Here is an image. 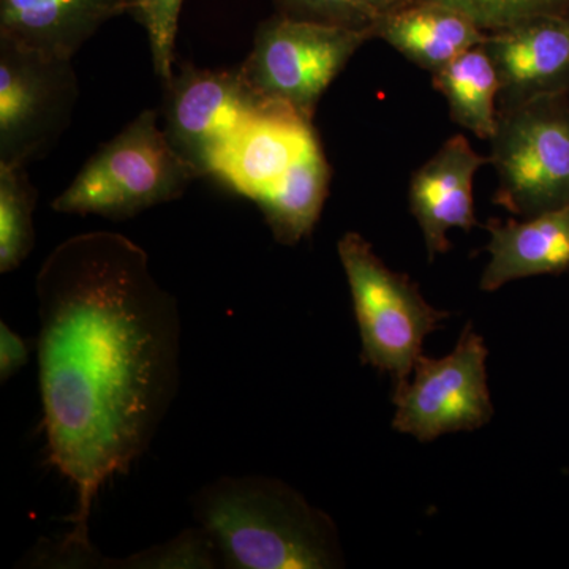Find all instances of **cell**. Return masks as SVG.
Here are the masks:
<instances>
[{
  "label": "cell",
  "mask_w": 569,
  "mask_h": 569,
  "mask_svg": "<svg viewBox=\"0 0 569 569\" xmlns=\"http://www.w3.org/2000/svg\"><path fill=\"white\" fill-rule=\"evenodd\" d=\"M488 356L485 339L471 325L451 353L438 359L422 355L406 383L395 389L392 427L427 443L488 425L493 417Z\"/></svg>",
  "instance_id": "7"
},
{
  "label": "cell",
  "mask_w": 569,
  "mask_h": 569,
  "mask_svg": "<svg viewBox=\"0 0 569 569\" xmlns=\"http://www.w3.org/2000/svg\"><path fill=\"white\" fill-rule=\"evenodd\" d=\"M361 337L362 365L406 383L427 337L451 317L426 301L406 274L383 263L361 234L348 231L337 244Z\"/></svg>",
  "instance_id": "4"
},
{
  "label": "cell",
  "mask_w": 569,
  "mask_h": 569,
  "mask_svg": "<svg viewBox=\"0 0 569 569\" xmlns=\"http://www.w3.org/2000/svg\"><path fill=\"white\" fill-rule=\"evenodd\" d=\"M433 2L470 18L486 32H496L508 26L546 13H561L569 0H415Z\"/></svg>",
  "instance_id": "22"
},
{
  "label": "cell",
  "mask_w": 569,
  "mask_h": 569,
  "mask_svg": "<svg viewBox=\"0 0 569 569\" xmlns=\"http://www.w3.org/2000/svg\"><path fill=\"white\" fill-rule=\"evenodd\" d=\"M31 347L6 321L0 323V381L6 383L28 365Z\"/></svg>",
  "instance_id": "23"
},
{
  "label": "cell",
  "mask_w": 569,
  "mask_h": 569,
  "mask_svg": "<svg viewBox=\"0 0 569 569\" xmlns=\"http://www.w3.org/2000/svg\"><path fill=\"white\" fill-rule=\"evenodd\" d=\"M486 163L490 157L479 156L463 134H456L411 178L410 209L425 236L430 261L451 249L448 231H470L478 224L473 181Z\"/></svg>",
  "instance_id": "12"
},
{
  "label": "cell",
  "mask_w": 569,
  "mask_h": 569,
  "mask_svg": "<svg viewBox=\"0 0 569 569\" xmlns=\"http://www.w3.org/2000/svg\"><path fill=\"white\" fill-rule=\"evenodd\" d=\"M432 80L433 88L447 99L452 121L482 140L493 137L500 78L485 44L462 52L432 73Z\"/></svg>",
  "instance_id": "17"
},
{
  "label": "cell",
  "mask_w": 569,
  "mask_h": 569,
  "mask_svg": "<svg viewBox=\"0 0 569 569\" xmlns=\"http://www.w3.org/2000/svg\"><path fill=\"white\" fill-rule=\"evenodd\" d=\"M127 3V2H126Z\"/></svg>",
  "instance_id": "24"
},
{
  "label": "cell",
  "mask_w": 569,
  "mask_h": 569,
  "mask_svg": "<svg viewBox=\"0 0 569 569\" xmlns=\"http://www.w3.org/2000/svg\"><path fill=\"white\" fill-rule=\"evenodd\" d=\"M316 140L312 121L282 104L269 103L239 130L211 176L257 203Z\"/></svg>",
  "instance_id": "11"
},
{
  "label": "cell",
  "mask_w": 569,
  "mask_h": 569,
  "mask_svg": "<svg viewBox=\"0 0 569 569\" xmlns=\"http://www.w3.org/2000/svg\"><path fill=\"white\" fill-rule=\"evenodd\" d=\"M373 36L430 73L488 39V32L466 14L433 2L408 3L396 10L377 22Z\"/></svg>",
  "instance_id": "15"
},
{
  "label": "cell",
  "mask_w": 569,
  "mask_h": 569,
  "mask_svg": "<svg viewBox=\"0 0 569 569\" xmlns=\"http://www.w3.org/2000/svg\"><path fill=\"white\" fill-rule=\"evenodd\" d=\"M192 508L222 568L346 567L335 520L280 479L220 477L194 493Z\"/></svg>",
  "instance_id": "2"
},
{
  "label": "cell",
  "mask_w": 569,
  "mask_h": 569,
  "mask_svg": "<svg viewBox=\"0 0 569 569\" xmlns=\"http://www.w3.org/2000/svg\"><path fill=\"white\" fill-rule=\"evenodd\" d=\"M126 13V0H0V39L71 61L104 22Z\"/></svg>",
  "instance_id": "13"
},
{
  "label": "cell",
  "mask_w": 569,
  "mask_h": 569,
  "mask_svg": "<svg viewBox=\"0 0 569 569\" xmlns=\"http://www.w3.org/2000/svg\"><path fill=\"white\" fill-rule=\"evenodd\" d=\"M26 167L0 163V272L9 274L24 263L36 242L33 211L37 192Z\"/></svg>",
  "instance_id": "18"
},
{
  "label": "cell",
  "mask_w": 569,
  "mask_h": 569,
  "mask_svg": "<svg viewBox=\"0 0 569 569\" xmlns=\"http://www.w3.org/2000/svg\"><path fill=\"white\" fill-rule=\"evenodd\" d=\"M415 0H277L282 13L351 29H369Z\"/></svg>",
  "instance_id": "20"
},
{
  "label": "cell",
  "mask_w": 569,
  "mask_h": 569,
  "mask_svg": "<svg viewBox=\"0 0 569 569\" xmlns=\"http://www.w3.org/2000/svg\"><path fill=\"white\" fill-rule=\"evenodd\" d=\"M110 569H213L222 568L211 537L200 526L181 531L168 541L123 557L107 559Z\"/></svg>",
  "instance_id": "19"
},
{
  "label": "cell",
  "mask_w": 569,
  "mask_h": 569,
  "mask_svg": "<svg viewBox=\"0 0 569 569\" xmlns=\"http://www.w3.org/2000/svg\"><path fill=\"white\" fill-rule=\"evenodd\" d=\"M132 14L148 33L149 48L157 77L170 81L174 70L176 33L183 0H126Z\"/></svg>",
  "instance_id": "21"
},
{
  "label": "cell",
  "mask_w": 569,
  "mask_h": 569,
  "mask_svg": "<svg viewBox=\"0 0 569 569\" xmlns=\"http://www.w3.org/2000/svg\"><path fill=\"white\" fill-rule=\"evenodd\" d=\"M153 110L141 111L99 149L51 203L56 212L127 220L182 197L194 179Z\"/></svg>",
  "instance_id": "3"
},
{
  "label": "cell",
  "mask_w": 569,
  "mask_h": 569,
  "mask_svg": "<svg viewBox=\"0 0 569 569\" xmlns=\"http://www.w3.org/2000/svg\"><path fill=\"white\" fill-rule=\"evenodd\" d=\"M43 429L50 463L77 492L71 530L33 567L102 568L89 537L107 482L148 452L181 378L178 301L127 236L89 231L56 246L36 279Z\"/></svg>",
  "instance_id": "1"
},
{
  "label": "cell",
  "mask_w": 569,
  "mask_h": 569,
  "mask_svg": "<svg viewBox=\"0 0 569 569\" xmlns=\"http://www.w3.org/2000/svg\"><path fill=\"white\" fill-rule=\"evenodd\" d=\"M482 44L500 78L501 108L556 96L569 82V17L563 11L488 32Z\"/></svg>",
  "instance_id": "10"
},
{
  "label": "cell",
  "mask_w": 569,
  "mask_h": 569,
  "mask_svg": "<svg viewBox=\"0 0 569 569\" xmlns=\"http://www.w3.org/2000/svg\"><path fill=\"white\" fill-rule=\"evenodd\" d=\"M488 231L490 261L482 272L481 290L496 291L515 280L569 269V204L523 222L490 220Z\"/></svg>",
  "instance_id": "14"
},
{
  "label": "cell",
  "mask_w": 569,
  "mask_h": 569,
  "mask_svg": "<svg viewBox=\"0 0 569 569\" xmlns=\"http://www.w3.org/2000/svg\"><path fill=\"white\" fill-rule=\"evenodd\" d=\"M372 39L369 29L280 13L261 22L252 51L239 69L258 96L312 121L326 89Z\"/></svg>",
  "instance_id": "5"
},
{
  "label": "cell",
  "mask_w": 569,
  "mask_h": 569,
  "mask_svg": "<svg viewBox=\"0 0 569 569\" xmlns=\"http://www.w3.org/2000/svg\"><path fill=\"white\" fill-rule=\"evenodd\" d=\"M77 99L69 59L0 39V163L26 167L43 157L69 127Z\"/></svg>",
  "instance_id": "8"
},
{
  "label": "cell",
  "mask_w": 569,
  "mask_h": 569,
  "mask_svg": "<svg viewBox=\"0 0 569 569\" xmlns=\"http://www.w3.org/2000/svg\"><path fill=\"white\" fill-rule=\"evenodd\" d=\"M269 103L250 88L239 67L209 70L186 63L164 82L163 130L204 178L239 130Z\"/></svg>",
  "instance_id": "9"
},
{
  "label": "cell",
  "mask_w": 569,
  "mask_h": 569,
  "mask_svg": "<svg viewBox=\"0 0 569 569\" xmlns=\"http://www.w3.org/2000/svg\"><path fill=\"white\" fill-rule=\"evenodd\" d=\"M329 187V164L318 138L283 178L257 201L276 241L296 246L312 234Z\"/></svg>",
  "instance_id": "16"
},
{
  "label": "cell",
  "mask_w": 569,
  "mask_h": 569,
  "mask_svg": "<svg viewBox=\"0 0 569 569\" xmlns=\"http://www.w3.org/2000/svg\"><path fill=\"white\" fill-rule=\"evenodd\" d=\"M489 141L497 204L522 217L569 204V116L556 96L501 108Z\"/></svg>",
  "instance_id": "6"
}]
</instances>
